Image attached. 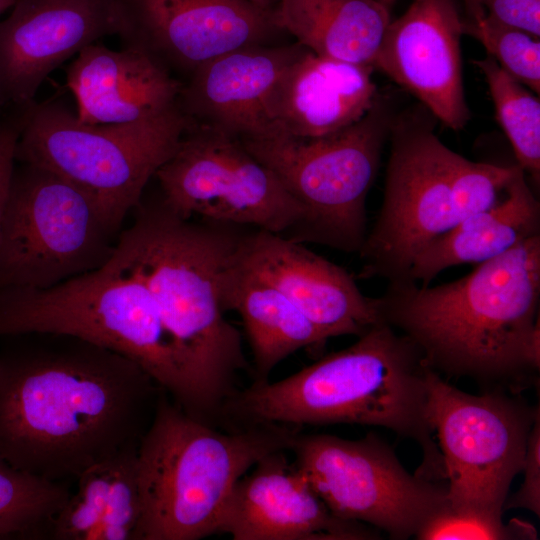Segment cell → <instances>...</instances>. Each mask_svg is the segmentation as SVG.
Instances as JSON below:
<instances>
[{
    "instance_id": "1",
    "label": "cell",
    "mask_w": 540,
    "mask_h": 540,
    "mask_svg": "<svg viewBox=\"0 0 540 540\" xmlns=\"http://www.w3.org/2000/svg\"><path fill=\"white\" fill-rule=\"evenodd\" d=\"M45 343L0 358V457L53 482L137 450L163 390L137 363L88 340Z\"/></svg>"
},
{
    "instance_id": "2",
    "label": "cell",
    "mask_w": 540,
    "mask_h": 540,
    "mask_svg": "<svg viewBox=\"0 0 540 540\" xmlns=\"http://www.w3.org/2000/svg\"><path fill=\"white\" fill-rule=\"evenodd\" d=\"M380 321L407 336L431 369L482 381L540 364V235L449 283H387Z\"/></svg>"
},
{
    "instance_id": "3",
    "label": "cell",
    "mask_w": 540,
    "mask_h": 540,
    "mask_svg": "<svg viewBox=\"0 0 540 540\" xmlns=\"http://www.w3.org/2000/svg\"><path fill=\"white\" fill-rule=\"evenodd\" d=\"M431 368L405 335L380 321L351 346L276 382L252 383L225 404L227 427L254 424L380 426L417 442L418 474L445 479L427 417Z\"/></svg>"
},
{
    "instance_id": "4",
    "label": "cell",
    "mask_w": 540,
    "mask_h": 540,
    "mask_svg": "<svg viewBox=\"0 0 540 540\" xmlns=\"http://www.w3.org/2000/svg\"><path fill=\"white\" fill-rule=\"evenodd\" d=\"M137 207L108 263L148 287L209 421L217 425L238 391V376L251 370L240 332L224 316L219 290L241 234L229 224L183 219L161 200Z\"/></svg>"
},
{
    "instance_id": "5",
    "label": "cell",
    "mask_w": 540,
    "mask_h": 540,
    "mask_svg": "<svg viewBox=\"0 0 540 540\" xmlns=\"http://www.w3.org/2000/svg\"><path fill=\"white\" fill-rule=\"evenodd\" d=\"M300 427L218 428L162 390L137 449L140 518L132 540H198L219 533L237 481L265 455L289 450Z\"/></svg>"
},
{
    "instance_id": "6",
    "label": "cell",
    "mask_w": 540,
    "mask_h": 540,
    "mask_svg": "<svg viewBox=\"0 0 540 540\" xmlns=\"http://www.w3.org/2000/svg\"><path fill=\"white\" fill-rule=\"evenodd\" d=\"M76 336L137 363L178 404L195 390L148 287L107 263L46 289L0 291V336Z\"/></svg>"
},
{
    "instance_id": "7",
    "label": "cell",
    "mask_w": 540,
    "mask_h": 540,
    "mask_svg": "<svg viewBox=\"0 0 540 540\" xmlns=\"http://www.w3.org/2000/svg\"><path fill=\"white\" fill-rule=\"evenodd\" d=\"M16 161L46 168L86 192L119 233L144 189L173 155L190 120L178 104L136 122H81L60 100L19 109Z\"/></svg>"
},
{
    "instance_id": "8",
    "label": "cell",
    "mask_w": 540,
    "mask_h": 540,
    "mask_svg": "<svg viewBox=\"0 0 540 540\" xmlns=\"http://www.w3.org/2000/svg\"><path fill=\"white\" fill-rule=\"evenodd\" d=\"M394 117L377 96L360 120L324 136L240 139L303 208V223L290 239L360 251L368 233L366 199Z\"/></svg>"
},
{
    "instance_id": "9",
    "label": "cell",
    "mask_w": 540,
    "mask_h": 540,
    "mask_svg": "<svg viewBox=\"0 0 540 540\" xmlns=\"http://www.w3.org/2000/svg\"><path fill=\"white\" fill-rule=\"evenodd\" d=\"M119 234L78 186L21 162L0 235V291L46 289L97 270L111 259Z\"/></svg>"
},
{
    "instance_id": "10",
    "label": "cell",
    "mask_w": 540,
    "mask_h": 540,
    "mask_svg": "<svg viewBox=\"0 0 540 540\" xmlns=\"http://www.w3.org/2000/svg\"><path fill=\"white\" fill-rule=\"evenodd\" d=\"M383 202L358 252L362 278L409 280L415 258L468 217L456 190L461 155L414 114L395 116L389 138Z\"/></svg>"
},
{
    "instance_id": "11",
    "label": "cell",
    "mask_w": 540,
    "mask_h": 540,
    "mask_svg": "<svg viewBox=\"0 0 540 540\" xmlns=\"http://www.w3.org/2000/svg\"><path fill=\"white\" fill-rule=\"evenodd\" d=\"M427 391V417L439 441L448 508L502 520L539 409L496 390L463 392L433 369Z\"/></svg>"
},
{
    "instance_id": "12",
    "label": "cell",
    "mask_w": 540,
    "mask_h": 540,
    "mask_svg": "<svg viewBox=\"0 0 540 540\" xmlns=\"http://www.w3.org/2000/svg\"><path fill=\"white\" fill-rule=\"evenodd\" d=\"M294 464L337 517L415 536L448 507L446 483L410 474L375 434L351 440L329 434L295 435Z\"/></svg>"
},
{
    "instance_id": "13",
    "label": "cell",
    "mask_w": 540,
    "mask_h": 540,
    "mask_svg": "<svg viewBox=\"0 0 540 540\" xmlns=\"http://www.w3.org/2000/svg\"><path fill=\"white\" fill-rule=\"evenodd\" d=\"M161 201L177 216L253 226L280 234L301 226L304 210L242 141L190 123L156 172Z\"/></svg>"
},
{
    "instance_id": "14",
    "label": "cell",
    "mask_w": 540,
    "mask_h": 540,
    "mask_svg": "<svg viewBox=\"0 0 540 540\" xmlns=\"http://www.w3.org/2000/svg\"><path fill=\"white\" fill-rule=\"evenodd\" d=\"M119 7L122 47L148 55L172 75L190 76L204 63L263 45L282 31L275 8L250 0H119Z\"/></svg>"
},
{
    "instance_id": "15",
    "label": "cell",
    "mask_w": 540,
    "mask_h": 540,
    "mask_svg": "<svg viewBox=\"0 0 540 540\" xmlns=\"http://www.w3.org/2000/svg\"><path fill=\"white\" fill-rule=\"evenodd\" d=\"M120 27L119 0H16L0 20V104L30 105L51 72Z\"/></svg>"
},
{
    "instance_id": "16",
    "label": "cell",
    "mask_w": 540,
    "mask_h": 540,
    "mask_svg": "<svg viewBox=\"0 0 540 540\" xmlns=\"http://www.w3.org/2000/svg\"><path fill=\"white\" fill-rule=\"evenodd\" d=\"M463 34L464 21L453 0H413L402 16L390 21L373 64L456 131L470 119L462 75Z\"/></svg>"
},
{
    "instance_id": "17",
    "label": "cell",
    "mask_w": 540,
    "mask_h": 540,
    "mask_svg": "<svg viewBox=\"0 0 540 540\" xmlns=\"http://www.w3.org/2000/svg\"><path fill=\"white\" fill-rule=\"evenodd\" d=\"M287 450L259 459L235 484L219 522L234 540L375 539L368 525L335 516Z\"/></svg>"
},
{
    "instance_id": "18",
    "label": "cell",
    "mask_w": 540,
    "mask_h": 540,
    "mask_svg": "<svg viewBox=\"0 0 540 540\" xmlns=\"http://www.w3.org/2000/svg\"><path fill=\"white\" fill-rule=\"evenodd\" d=\"M235 255L280 290L328 340L364 334L380 322L376 299L364 295L342 267L283 235L241 234Z\"/></svg>"
},
{
    "instance_id": "19",
    "label": "cell",
    "mask_w": 540,
    "mask_h": 540,
    "mask_svg": "<svg viewBox=\"0 0 540 540\" xmlns=\"http://www.w3.org/2000/svg\"><path fill=\"white\" fill-rule=\"evenodd\" d=\"M303 49L298 43L254 45L221 55L192 72L177 104L193 124L239 139L269 136L274 132L271 96Z\"/></svg>"
},
{
    "instance_id": "20",
    "label": "cell",
    "mask_w": 540,
    "mask_h": 540,
    "mask_svg": "<svg viewBox=\"0 0 540 540\" xmlns=\"http://www.w3.org/2000/svg\"><path fill=\"white\" fill-rule=\"evenodd\" d=\"M183 82L148 55L93 43L66 70L77 118L86 124H125L156 116L177 104Z\"/></svg>"
},
{
    "instance_id": "21",
    "label": "cell",
    "mask_w": 540,
    "mask_h": 540,
    "mask_svg": "<svg viewBox=\"0 0 540 540\" xmlns=\"http://www.w3.org/2000/svg\"><path fill=\"white\" fill-rule=\"evenodd\" d=\"M373 70L304 47L271 96L273 134L320 137L357 122L378 96Z\"/></svg>"
},
{
    "instance_id": "22",
    "label": "cell",
    "mask_w": 540,
    "mask_h": 540,
    "mask_svg": "<svg viewBox=\"0 0 540 540\" xmlns=\"http://www.w3.org/2000/svg\"><path fill=\"white\" fill-rule=\"evenodd\" d=\"M235 250L220 276V301L225 312L241 316L252 353L253 383L262 384L291 354L326 339L280 290L243 266Z\"/></svg>"
},
{
    "instance_id": "23",
    "label": "cell",
    "mask_w": 540,
    "mask_h": 540,
    "mask_svg": "<svg viewBox=\"0 0 540 540\" xmlns=\"http://www.w3.org/2000/svg\"><path fill=\"white\" fill-rule=\"evenodd\" d=\"M540 235V203L521 170L493 206L434 239L414 260L409 280L422 286L447 268L492 260Z\"/></svg>"
},
{
    "instance_id": "24",
    "label": "cell",
    "mask_w": 540,
    "mask_h": 540,
    "mask_svg": "<svg viewBox=\"0 0 540 540\" xmlns=\"http://www.w3.org/2000/svg\"><path fill=\"white\" fill-rule=\"evenodd\" d=\"M53 520L51 540H132L140 518L137 450L97 463L76 479Z\"/></svg>"
},
{
    "instance_id": "25",
    "label": "cell",
    "mask_w": 540,
    "mask_h": 540,
    "mask_svg": "<svg viewBox=\"0 0 540 540\" xmlns=\"http://www.w3.org/2000/svg\"><path fill=\"white\" fill-rule=\"evenodd\" d=\"M389 9L378 0H277V23L308 50L373 67Z\"/></svg>"
},
{
    "instance_id": "26",
    "label": "cell",
    "mask_w": 540,
    "mask_h": 540,
    "mask_svg": "<svg viewBox=\"0 0 540 540\" xmlns=\"http://www.w3.org/2000/svg\"><path fill=\"white\" fill-rule=\"evenodd\" d=\"M71 494L67 482L20 471L0 457V540L49 539L53 520Z\"/></svg>"
},
{
    "instance_id": "27",
    "label": "cell",
    "mask_w": 540,
    "mask_h": 540,
    "mask_svg": "<svg viewBox=\"0 0 540 540\" xmlns=\"http://www.w3.org/2000/svg\"><path fill=\"white\" fill-rule=\"evenodd\" d=\"M474 64L484 75L497 121L513 148L518 165L537 183L540 178V101L487 56Z\"/></svg>"
},
{
    "instance_id": "28",
    "label": "cell",
    "mask_w": 540,
    "mask_h": 540,
    "mask_svg": "<svg viewBox=\"0 0 540 540\" xmlns=\"http://www.w3.org/2000/svg\"><path fill=\"white\" fill-rule=\"evenodd\" d=\"M464 33L479 40L505 72L539 95V37L498 22L487 14L464 22Z\"/></svg>"
},
{
    "instance_id": "29",
    "label": "cell",
    "mask_w": 540,
    "mask_h": 540,
    "mask_svg": "<svg viewBox=\"0 0 540 540\" xmlns=\"http://www.w3.org/2000/svg\"><path fill=\"white\" fill-rule=\"evenodd\" d=\"M537 532L527 522L502 520L459 513L448 507L433 517L416 535L421 540L535 539Z\"/></svg>"
},
{
    "instance_id": "30",
    "label": "cell",
    "mask_w": 540,
    "mask_h": 540,
    "mask_svg": "<svg viewBox=\"0 0 540 540\" xmlns=\"http://www.w3.org/2000/svg\"><path fill=\"white\" fill-rule=\"evenodd\" d=\"M523 482L517 492L506 500L504 509L524 508L540 514V417L535 421L527 443L522 471Z\"/></svg>"
},
{
    "instance_id": "31",
    "label": "cell",
    "mask_w": 540,
    "mask_h": 540,
    "mask_svg": "<svg viewBox=\"0 0 540 540\" xmlns=\"http://www.w3.org/2000/svg\"><path fill=\"white\" fill-rule=\"evenodd\" d=\"M492 19L540 36V0H481Z\"/></svg>"
},
{
    "instance_id": "32",
    "label": "cell",
    "mask_w": 540,
    "mask_h": 540,
    "mask_svg": "<svg viewBox=\"0 0 540 540\" xmlns=\"http://www.w3.org/2000/svg\"><path fill=\"white\" fill-rule=\"evenodd\" d=\"M19 133L18 117L13 122H0V235L15 169Z\"/></svg>"
},
{
    "instance_id": "33",
    "label": "cell",
    "mask_w": 540,
    "mask_h": 540,
    "mask_svg": "<svg viewBox=\"0 0 540 540\" xmlns=\"http://www.w3.org/2000/svg\"><path fill=\"white\" fill-rule=\"evenodd\" d=\"M464 1H465V5L471 19H475V18L484 16L486 14L481 4V0H464Z\"/></svg>"
},
{
    "instance_id": "34",
    "label": "cell",
    "mask_w": 540,
    "mask_h": 540,
    "mask_svg": "<svg viewBox=\"0 0 540 540\" xmlns=\"http://www.w3.org/2000/svg\"><path fill=\"white\" fill-rule=\"evenodd\" d=\"M250 1L268 9H274L277 3V0H250Z\"/></svg>"
},
{
    "instance_id": "35",
    "label": "cell",
    "mask_w": 540,
    "mask_h": 540,
    "mask_svg": "<svg viewBox=\"0 0 540 540\" xmlns=\"http://www.w3.org/2000/svg\"><path fill=\"white\" fill-rule=\"evenodd\" d=\"M16 0H0V16L14 5Z\"/></svg>"
},
{
    "instance_id": "36",
    "label": "cell",
    "mask_w": 540,
    "mask_h": 540,
    "mask_svg": "<svg viewBox=\"0 0 540 540\" xmlns=\"http://www.w3.org/2000/svg\"><path fill=\"white\" fill-rule=\"evenodd\" d=\"M378 1L390 10V8L392 7V5L395 3L396 0H378Z\"/></svg>"
}]
</instances>
